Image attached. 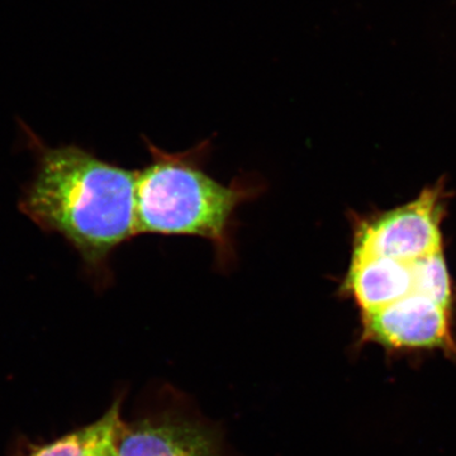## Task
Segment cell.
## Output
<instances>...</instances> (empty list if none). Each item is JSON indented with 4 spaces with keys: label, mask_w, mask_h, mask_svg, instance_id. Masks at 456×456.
Listing matches in <instances>:
<instances>
[{
    "label": "cell",
    "mask_w": 456,
    "mask_h": 456,
    "mask_svg": "<svg viewBox=\"0 0 456 456\" xmlns=\"http://www.w3.org/2000/svg\"><path fill=\"white\" fill-rule=\"evenodd\" d=\"M37 167L20 211L46 232L59 233L99 281L110 257L137 232V170L102 160L82 147H49L32 140Z\"/></svg>",
    "instance_id": "1"
},
{
    "label": "cell",
    "mask_w": 456,
    "mask_h": 456,
    "mask_svg": "<svg viewBox=\"0 0 456 456\" xmlns=\"http://www.w3.org/2000/svg\"><path fill=\"white\" fill-rule=\"evenodd\" d=\"M150 163L137 170L139 235L194 236L208 240L221 263L233 257L236 211L259 196L260 185L235 180L224 185L203 167L208 141L185 152L164 151L147 141Z\"/></svg>",
    "instance_id": "2"
},
{
    "label": "cell",
    "mask_w": 456,
    "mask_h": 456,
    "mask_svg": "<svg viewBox=\"0 0 456 456\" xmlns=\"http://www.w3.org/2000/svg\"><path fill=\"white\" fill-rule=\"evenodd\" d=\"M441 213L439 191L428 189L413 202L359 224L353 253L407 264L439 253Z\"/></svg>",
    "instance_id": "3"
},
{
    "label": "cell",
    "mask_w": 456,
    "mask_h": 456,
    "mask_svg": "<svg viewBox=\"0 0 456 456\" xmlns=\"http://www.w3.org/2000/svg\"><path fill=\"white\" fill-rule=\"evenodd\" d=\"M362 341L389 350H440L456 358L450 310L410 293L379 310L362 314Z\"/></svg>",
    "instance_id": "4"
},
{
    "label": "cell",
    "mask_w": 456,
    "mask_h": 456,
    "mask_svg": "<svg viewBox=\"0 0 456 456\" xmlns=\"http://www.w3.org/2000/svg\"><path fill=\"white\" fill-rule=\"evenodd\" d=\"M118 456H220L212 435L183 421H145L119 425Z\"/></svg>",
    "instance_id": "5"
},
{
    "label": "cell",
    "mask_w": 456,
    "mask_h": 456,
    "mask_svg": "<svg viewBox=\"0 0 456 456\" xmlns=\"http://www.w3.org/2000/svg\"><path fill=\"white\" fill-rule=\"evenodd\" d=\"M412 290L411 264L373 255H351L342 292L353 297L362 314L392 305Z\"/></svg>",
    "instance_id": "6"
},
{
    "label": "cell",
    "mask_w": 456,
    "mask_h": 456,
    "mask_svg": "<svg viewBox=\"0 0 456 456\" xmlns=\"http://www.w3.org/2000/svg\"><path fill=\"white\" fill-rule=\"evenodd\" d=\"M121 422L118 404H114L94 424L60 437L35 450L29 456H98L107 444L116 439Z\"/></svg>",
    "instance_id": "7"
},
{
    "label": "cell",
    "mask_w": 456,
    "mask_h": 456,
    "mask_svg": "<svg viewBox=\"0 0 456 456\" xmlns=\"http://www.w3.org/2000/svg\"><path fill=\"white\" fill-rule=\"evenodd\" d=\"M413 293L428 297L444 307H452V281L443 251L411 263Z\"/></svg>",
    "instance_id": "8"
},
{
    "label": "cell",
    "mask_w": 456,
    "mask_h": 456,
    "mask_svg": "<svg viewBox=\"0 0 456 456\" xmlns=\"http://www.w3.org/2000/svg\"><path fill=\"white\" fill-rule=\"evenodd\" d=\"M98 456H118L116 449V439L110 441V444H107V445L102 449V452H99Z\"/></svg>",
    "instance_id": "9"
}]
</instances>
